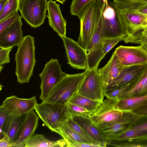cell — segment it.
Here are the masks:
<instances>
[{"mask_svg": "<svg viewBox=\"0 0 147 147\" xmlns=\"http://www.w3.org/2000/svg\"><path fill=\"white\" fill-rule=\"evenodd\" d=\"M119 9L125 32L122 40L147 47V15L119 8Z\"/></svg>", "mask_w": 147, "mask_h": 147, "instance_id": "cell-1", "label": "cell"}, {"mask_svg": "<svg viewBox=\"0 0 147 147\" xmlns=\"http://www.w3.org/2000/svg\"><path fill=\"white\" fill-rule=\"evenodd\" d=\"M34 37L26 36L18 46L15 55L16 74L20 84L27 83L33 74L36 63Z\"/></svg>", "mask_w": 147, "mask_h": 147, "instance_id": "cell-2", "label": "cell"}, {"mask_svg": "<svg viewBox=\"0 0 147 147\" xmlns=\"http://www.w3.org/2000/svg\"><path fill=\"white\" fill-rule=\"evenodd\" d=\"M108 0H97L93 21V30L90 44L86 50L87 56V68H98L100 61L104 57L102 52L104 39L102 37V13Z\"/></svg>", "mask_w": 147, "mask_h": 147, "instance_id": "cell-3", "label": "cell"}, {"mask_svg": "<svg viewBox=\"0 0 147 147\" xmlns=\"http://www.w3.org/2000/svg\"><path fill=\"white\" fill-rule=\"evenodd\" d=\"M45 125L52 131L59 134V129L70 116L68 104L42 102L34 109Z\"/></svg>", "mask_w": 147, "mask_h": 147, "instance_id": "cell-4", "label": "cell"}, {"mask_svg": "<svg viewBox=\"0 0 147 147\" xmlns=\"http://www.w3.org/2000/svg\"><path fill=\"white\" fill-rule=\"evenodd\" d=\"M84 75V72L74 74H67L42 102L68 103L73 96L77 93Z\"/></svg>", "mask_w": 147, "mask_h": 147, "instance_id": "cell-5", "label": "cell"}, {"mask_svg": "<svg viewBox=\"0 0 147 147\" xmlns=\"http://www.w3.org/2000/svg\"><path fill=\"white\" fill-rule=\"evenodd\" d=\"M102 17V38L104 39L119 38L122 40L125 36V32L117 5L107 1Z\"/></svg>", "mask_w": 147, "mask_h": 147, "instance_id": "cell-6", "label": "cell"}, {"mask_svg": "<svg viewBox=\"0 0 147 147\" xmlns=\"http://www.w3.org/2000/svg\"><path fill=\"white\" fill-rule=\"evenodd\" d=\"M98 68L86 69L77 93L94 100L102 101L105 94V86Z\"/></svg>", "mask_w": 147, "mask_h": 147, "instance_id": "cell-7", "label": "cell"}, {"mask_svg": "<svg viewBox=\"0 0 147 147\" xmlns=\"http://www.w3.org/2000/svg\"><path fill=\"white\" fill-rule=\"evenodd\" d=\"M47 0H22L19 10L22 17L31 27L36 28L44 22L47 16Z\"/></svg>", "mask_w": 147, "mask_h": 147, "instance_id": "cell-8", "label": "cell"}, {"mask_svg": "<svg viewBox=\"0 0 147 147\" xmlns=\"http://www.w3.org/2000/svg\"><path fill=\"white\" fill-rule=\"evenodd\" d=\"M67 74L61 70L57 59L52 58L46 63L42 71L39 74L41 79L40 99L44 100Z\"/></svg>", "mask_w": 147, "mask_h": 147, "instance_id": "cell-9", "label": "cell"}, {"mask_svg": "<svg viewBox=\"0 0 147 147\" xmlns=\"http://www.w3.org/2000/svg\"><path fill=\"white\" fill-rule=\"evenodd\" d=\"M119 100L107 98L88 114L89 118L96 126L116 121L123 115L124 111L117 109Z\"/></svg>", "mask_w": 147, "mask_h": 147, "instance_id": "cell-10", "label": "cell"}, {"mask_svg": "<svg viewBox=\"0 0 147 147\" xmlns=\"http://www.w3.org/2000/svg\"><path fill=\"white\" fill-rule=\"evenodd\" d=\"M97 0H92L76 16L80 21L78 44L85 51L88 47L93 30L94 11Z\"/></svg>", "mask_w": 147, "mask_h": 147, "instance_id": "cell-11", "label": "cell"}, {"mask_svg": "<svg viewBox=\"0 0 147 147\" xmlns=\"http://www.w3.org/2000/svg\"><path fill=\"white\" fill-rule=\"evenodd\" d=\"M144 116L133 111H125L123 116L117 120L100 124L96 127L109 141L113 137L131 127Z\"/></svg>", "mask_w": 147, "mask_h": 147, "instance_id": "cell-12", "label": "cell"}, {"mask_svg": "<svg viewBox=\"0 0 147 147\" xmlns=\"http://www.w3.org/2000/svg\"><path fill=\"white\" fill-rule=\"evenodd\" d=\"M114 52L124 67L147 64V47L143 45L137 46L121 45Z\"/></svg>", "mask_w": 147, "mask_h": 147, "instance_id": "cell-13", "label": "cell"}, {"mask_svg": "<svg viewBox=\"0 0 147 147\" xmlns=\"http://www.w3.org/2000/svg\"><path fill=\"white\" fill-rule=\"evenodd\" d=\"M61 38L65 47L67 63L71 67L76 69H86L87 60L85 50L72 39L66 36Z\"/></svg>", "mask_w": 147, "mask_h": 147, "instance_id": "cell-14", "label": "cell"}, {"mask_svg": "<svg viewBox=\"0 0 147 147\" xmlns=\"http://www.w3.org/2000/svg\"><path fill=\"white\" fill-rule=\"evenodd\" d=\"M38 119L34 110L28 113L12 143V147H24L26 142L34 134L38 125Z\"/></svg>", "mask_w": 147, "mask_h": 147, "instance_id": "cell-15", "label": "cell"}, {"mask_svg": "<svg viewBox=\"0 0 147 147\" xmlns=\"http://www.w3.org/2000/svg\"><path fill=\"white\" fill-rule=\"evenodd\" d=\"M37 104L35 96L22 98L13 95L6 98L1 105L6 108L11 114L20 116L34 110Z\"/></svg>", "mask_w": 147, "mask_h": 147, "instance_id": "cell-16", "label": "cell"}, {"mask_svg": "<svg viewBox=\"0 0 147 147\" xmlns=\"http://www.w3.org/2000/svg\"><path fill=\"white\" fill-rule=\"evenodd\" d=\"M147 70V64L124 67L116 78L105 88L106 92L130 83Z\"/></svg>", "mask_w": 147, "mask_h": 147, "instance_id": "cell-17", "label": "cell"}, {"mask_svg": "<svg viewBox=\"0 0 147 147\" xmlns=\"http://www.w3.org/2000/svg\"><path fill=\"white\" fill-rule=\"evenodd\" d=\"M22 17L20 16L0 36V47L8 49L19 45L24 38Z\"/></svg>", "mask_w": 147, "mask_h": 147, "instance_id": "cell-18", "label": "cell"}, {"mask_svg": "<svg viewBox=\"0 0 147 147\" xmlns=\"http://www.w3.org/2000/svg\"><path fill=\"white\" fill-rule=\"evenodd\" d=\"M48 15L49 26L61 37L66 36V21L64 18L60 5L55 1H48Z\"/></svg>", "mask_w": 147, "mask_h": 147, "instance_id": "cell-19", "label": "cell"}, {"mask_svg": "<svg viewBox=\"0 0 147 147\" xmlns=\"http://www.w3.org/2000/svg\"><path fill=\"white\" fill-rule=\"evenodd\" d=\"M72 119L78 124L92 139L106 147L109 142L100 129L95 125L88 115H70Z\"/></svg>", "mask_w": 147, "mask_h": 147, "instance_id": "cell-20", "label": "cell"}, {"mask_svg": "<svg viewBox=\"0 0 147 147\" xmlns=\"http://www.w3.org/2000/svg\"><path fill=\"white\" fill-rule=\"evenodd\" d=\"M124 67L114 52L107 63L97 70L102 78L105 88L116 78Z\"/></svg>", "mask_w": 147, "mask_h": 147, "instance_id": "cell-21", "label": "cell"}, {"mask_svg": "<svg viewBox=\"0 0 147 147\" xmlns=\"http://www.w3.org/2000/svg\"><path fill=\"white\" fill-rule=\"evenodd\" d=\"M28 114L20 116L10 114L6 119L2 128V132L11 144Z\"/></svg>", "mask_w": 147, "mask_h": 147, "instance_id": "cell-22", "label": "cell"}, {"mask_svg": "<svg viewBox=\"0 0 147 147\" xmlns=\"http://www.w3.org/2000/svg\"><path fill=\"white\" fill-rule=\"evenodd\" d=\"M147 94V70L131 82L129 88L121 95L120 99L141 96Z\"/></svg>", "mask_w": 147, "mask_h": 147, "instance_id": "cell-23", "label": "cell"}, {"mask_svg": "<svg viewBox=\"0 0 147 147\" xmlns=\"http://www.w3.org/2000/svg\"><path fill=\"white\" fill-rule=\"evenodd\" d=\"M147 103V94L140 96L121 98L117 102L116 108L123 111H133Z\"/></svg>", "mask_w": 147, "mask_h": 147, "instance_id": "cell-24", "label": "cell"}, {"mask_svg": "<svg viewBox=\"0 0 147 147\" xmlns=\"http://www.w3.org/2000/svg\"><path fill=\"white\" fill-rule=\"evenodd\" d=\"M66 146L63 138L52 141L46 138L42 134H34L26 142L24 147H62Z\"/></svg>", "mask_w": 147, "mask_h": 147, "instance_id": "cell-25", "label": "cell"}, {"mask_svg": "<svg viewBox=\"0 0 147 147\" xmlns=\"http://www.w3.org/2000/svg\"><path fill=\"white\" fill-rule=\"evenodd\" d=\"M147 131H140L130 127L121 132L112 138L111 141H147Z\"/></svg>", "mask_w": 147, "mask_h": 147, "instance_id": "cell-26", "label": "cell"}, {"mask_svg": "<svg viewBox=\"0 0 147 147\" xmlns=\"http://www.w3.org/2000/svg\"><path fill=\"white\" fill-rule=\"evenodd\" d=\"M58 134L64 139L67 145L75 143H90L86 139L71 129L65 123L59 128Z\"/></svg>", "mask_w": 147, "mask_h": 147, "instance_id": "cell-27", "label": "cell"}, {"mask_svg": "<svg viewBox=\"0 0 147 147\" xmlns=\"http://www.w3.org/2000/svg\"><path fill=\"white\" fill-rule=\"evenodd\" d=\"M116 5L121 9L136 11L147 15V0H130Z\"/></svg>", "mask_w": 147, "mask_h": 147, "instance_id": "cell-28", "label": "cell"}, {"mask_svg": "<svg viewBox=\"0 0 147 147\" xmlns=\"http://www.w3.org/2000/svg\"><path fill=\"white\" fill-rule=\"evenodd\" d=\"M69 102L80 106L90 112L93 111L100 102L94 100L77 93L71 98Z\"/></svg>", "mask_w": 147, "mask_h": 147, "instance_id": "cell-29", "label": "cell"}, {"mask_svg": "<svg viewBox=\"0 0 147 147\" xmlns=\"http://www.w3.org/2000/svg\"><path fill=\"white\" fill-rule=\"evenodd\" d=\"M65 124L75 132L86 139L90 143L96 145L98 147H103L102 144L91 138L81 127L75 122L70 116Z\"/></svg>", "mask_w": 147, "mask_h": 147, "instance_id": "cell-30", "label": "cell"}, {"mask_svg": "<svg viewBox=\"0 0 147 147\" xmlns=\"http://www.w3.org/2000/svg\"><path fill=\"white\" fill-rule=\"evenodd\" d=\"M19 3V0H7L0 13V21L17 13Z\"/></svg>", "mask_w": 147, "mask_h": 147, "instance_id": "cell-31", "label": "cell"}, {"mask_svg": "<svg viewBox=\"0 0 147 147\" xmlns=\"http://www.w3.org/2000/svg\"><path fill=\"white\" fill-rule=\"evenodd\" d=\"M147 141H134L109 142L108 145L118 147H147Z\"/></svg>", "mask_w": 147, "mask_h": 147, "instance_id": "cell-32", "label": "cell"}, {"mask_svg": "<svg viewBox=\"0 0 147 147\" xmlns=\"http://www.w3.org/2000/svg\"><path fill=\"white\" fill-rule=\"evenodd\" d=\"M131 83L127 84L106 92L105 96L110 99L119 100L121 95L129 88Z\"/></svg>", "mask_w": 147, "mask_h": 147, "instance_id": "cell-33", "label": "cell"}, {"mask_svg": "<svg viewBox=\"0 0 147 147\" xmlns=\"http://www.w3.org/2000/svg\"><path fill=\"white\" fill-rule=\"evenodd\" d=\"M92 0H72L70 8L71 15L76 16Z\"/></svg>", "mask_w": 147, "mask_h": 147, "instance_id": "cell-34", "label": "cell"}, {"mask_svg": "<svg viewBox=\"0 0 147 147\" xmlns=\"http://www.w3.org/2000/svg\"><path fill=\"white\" fill-rule=\"evenodd\" d=\"M120 41L121 39L117 38L105 39L102 47V52L103 57H104L105 55Z\"/></svg>", "mask_w": 147, "mask_h": 147, "instance_id": "cell-35", "label": "cell"}, {"mask_svg": "<svg viewBox=\"0 0 147 147\" xmlns=\"http://www.w3.org/2000/svg\"><path fill=\"white\" fill-rule=\"evenodd\" d=\"M70 115H88L90 113L87 109L78 105L68 102Z\"/></svg>", "mask_w": 147, "mask_h": 147, "instance_id": "cell-36", "label": "cell"}, {"mask_svg": "<svg viewBox=\"0 0 147 147\" xmlns=\"http://www.w3.org/2000/svg\"><path fill=\"white\" fill-rule=\"evenodd\" d=\"M20 16L17 12L0 21V36L4 31Z\"/></svg>", "mask_w": 147, "mask_h": 147, "instance_id": "cell-37", "label": "cell"}, {"mask_svg": "<svg viewBox=\"0 0 147 147\" xmlns=\"http://www.w3.org/2000/svg\"><path fill=\"white\" fill-rule=\"evenodd\" d=\"M12 48L8 49L0 47V67L10 62L9 54Z\"/></svg>", "mask_w": 147, "mask_h": 147, "instance_id": "cell-38", "label": "cell"}, {"mask_svg": "<svg viewBox=\"0 0 147 147\" xmlns=\"http://www.w3.org/2000/svg\"><path fill=\"white\" fill-rule=\"evenodd\" d=\"M10 114L6 108L2 105L0 106V128L2 129L6 119Z\"/></svg>", "mask_w": 147, "mask_h": 147, "instance_id": "cell-39", "label": "cell"}, {"mask_svg": "<svg viewBox=\"0 0 147 147\" xmlns=\"http://www.w3.org/2000/svg\"><path fill=\"white\" fill-rule=\"evenodd\" d=\"M68 147H98V146L90 143H75L67 144Z\"/></svg>", "mask_w": 147, "mask_h": 147, "instance_id": "cell-40", "label": "cell"}, {"mask_svg": "<svg viewBox=\"0 0 147 147\" xmlns=\"http://www.w3.org/2000/svg\"><path fill=\"white\" fill-rule=\"evenodd\" d=\"M147 105L142 106L135 110L133 112L140 115L147 117Z\"/></svg>", "mask_w": 147, "mask_h": 147, "instance_id": "cell-41", "label": "cell"}, {"mask_svg": "<svg viewBox=\"0 0 147 147\" xmlns=\"http://www.w3.org/2000/svg\"><path fill=\"white\" fill-rule=\"evenodd\" d=\"M12 147L11 143L6 136L0 140V147Z\"/></svg>", "mask_w": 147, "mask_h": 147, "instance_id": "cell-42", "label": "cell"}, {"mask_svg": "<svg viewBox=\"0 0 147 147\" xmlns=\"http://www.w3.org/2000/svg\"><path fill=\"white\" fill-rule=\"evenodd\" d=\"M7 0H0V13Z\"/></svg>", "mask_w": 147, "mask_h": 147, "instance_id": "cell-43", "label": "cell"}, {"mask_svg": "<svg viewBox=\"0 0 147 147\" xmlns=\"http://www.w3.org/2000/svg\"><path fill=\"white\" fill-rule=\"evenodd\" d=\"M113 2L116 4L122 3L130 0H113Z\"/></svg>", "mask_w": 147, "mask_h": 147, "instance_id": "cell-44", "label": "cell"}, {"mask_svg": "<svg viewBox=\"0 0 147 147\" xmlns=\"http://www.w3.org/2000/svg\"><path fill=\"white\" fill-rule=\"evenodd\" d=\"M5 137V134L2 132L0 133V140L3 138Z\"/></svg>", "mask_w": 147, "mask_h": 147, "instance_id": "cell-45", "label": "cell"}, {"mask_svg": "<svg viewBox=\"0 0 147 147\" xmlns=\"http://www.w3.org/2000/svg\"><path fill=\"white\" fill-rule=\"evenodd\" d=\"M56 1L59 2L60 3L63 4L66 0H56Z\"/></svg>", "mask_w": 147, "mask_h": 147, "instance_id": "cell-46", "label": "cell"}, {"mask_svg": "<svg viewBox=\"0 0 147 147\" xmlns=\"http://www.w3.org/2000/svg\"><path fill=\"white\" fill-rule=\"evenodd\" d=\"M3 65L0 67V73H1L2 70L3 69Z\"/></svg>", "mask_w": 147, "mask_h": 147, "instance_id": "cell-47", "label": "cell"}, {"mask_svg": "<svg viewBox=\"0 0 147 147\" xmlns=\"http://www.w3.org/2000/svg\"><path fill=\"white\" fill-rule=\"evenodd\" d=\"M3 86L0 84V91L2 89V87Z\"/></svg>", "mask_w": 147, "mask_h": 147, "instance_id": "cell-48", "label": "cell"}, {"mask_svg": "<svg viewBox=\"0 0 147 147\" xmlns=\"http://www.w3.org/2000/svg\"><path fill=\"white\" fill-rule=\"evenodd\" d=\"M2 129L0 128V133L2 132Z\"/></svg>", "mask_w": 147, "mask_h": 147, "instance_id": "cell-49", "label": "cell"}, {"mask_svg": "<svg viewBox=\"0 0 147 147\" xmlns=\"http://www.w3.org/2000/svg\"><path fill=\"white\" fill-rule=\"evenodd\" d=\"M20 2L22 0H19Z\"/></svg>", "mask_w": 147, "mask_h": 147, "instance_id": "cell-50", "label": "cell"}]
</instances>
